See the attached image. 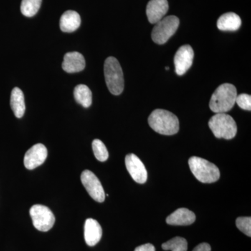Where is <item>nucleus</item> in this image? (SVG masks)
<instances>
[{
	"label": "nucleus",
	"instance_id": "obj_20",
	"mask_svg": "<svg viewBox=\"0 0 251 251\" xmlns=\"http://www.w3.org/2000/svg\"><path fill=\"white\" fill-rule=\"evenodd\" d=\"M42 0H22L21 11L26 17L35 16L40 9Z\"/></svg>",
	"mask_w": 251,
	"mask_h": 251
},
{
	"label": "nucleus",
	"instance_id": "obj_12",
	"mask_svg": "<svg viewBox=\"0 0 251 251\" xmlns=\"http://www.w3.org/2000/svg\"><path fill=\"white\" fill-rule=\"evenodd\" d=\"M168 9L169 4L167 0H150L146 9L148 21L151 24L159 22L164 18Z\"/></svg>",
	"mask_w": 251,
	"mask_h": 251
},
{
	"label": "nucleus",
	"instance_id": "obj_9",
	"mask_svg": "<svg viewBox=\"0 0 251 251\" xmlns=\"http://www.w3.org/2000/svg\"><path fill=\"white\" fill-rule=\"evenodd\" d=\"M127 171L135 182L145 184L148 179V172L141 160L136 155L129 153L125 158Z\"/></svg>",
	"mask_w": 251,
	"mask_h": 251
},
{
	"label": "nucleus",
	"instance_id": "obj_5",
	"mask_svg": "<svg viewBox=\"0 0 251 251\" xmlns=\"http://www.w3.org/2000/svg\"><path fill=\"white\" fill-rule=\"evenodd\" d=\"M209 126L217 138L230 140L237 133V126L230 115L226 113H216L209 121Z\"/></svg>",
	"mask_w": 251,
	"mask_h": 251
},
{
	"label": "nucleus",
	"instance_id": "obj_22",
	"mask_svg": "<svg viewBox=\"0 0 251 251\" xmlns=\"http://www.w3.org/2000/svg\"><path fill=\"white\" fill-rule=\"evenodd\" d=\"M92 150H93L94 156L98 161L104 162L108 160L109 156L108 150L101 140H94L92 142Z\"/></svg>",
	"mask_w": 251,
	"mask_h": 251
},
{
	"label": "nucleus",
	"instance_id": "obj_17",
	"mask_svg": "<svg viewBox=\"0 0 251 251\" xmlns=\"http://www.w3.org/2000/svg\"><path fill=\"white\" fill-rule=\"evenodd\" d=\"M242 25V20L234 13H226L219 18L217 27L221 31H237Z\"/></svg>",
	"mask_w": 251,
	"mask_h": 251
},
{
	"label": "nucleus",
	"instance_id": "obj_19",
	"mask_svg": "<svg viewBox=\"0 0 251 251\" xmlns=\"http://www.w3.org/2000/svg\"><path fill=\"white\" fill-rule=\"evenodd\" d=\"M74 98L77 103L84 108H89L92 103V93L90 89L85 85H79L74 89Z\"/></svg>",
	"mask_w": 251,
	"mask_h": 251
},
{
	"label": "nucleus",
	"instance_id": "obj_27",
	"mask_svg": "<svg viewBox=\"0 0 251 251\" xmlns=\"http://www.w3.org/2000/svg\"><path fill=\"white\" fill-rule=\"evenodd\" d=\"M166 69H167V70H168V69H169V67H166Z\"/></svg>",
	"mask_w": 251,
	"mask_h": 251
},
{
	"label": "nucleus",
	"instance_id": "obj_14",
	"mask_svg": "<svg viewBox=\"0 0 251 251\" xmlns=\"http://www.w3.org/2000/svg\"><path fill=\"white\" fill-rule=\"evenodd\" d=\"M101 226L99 224L98 221L93 219L86 220L85 224V230L84 236L86 244L89 247H94L97 245L102 237Z\"/></svg>",
	"mask_w": 251,
	"mask_h": 251
},
{
	"label": "nucleus",
	"instance_id": "obj_11",
	"mask_svg": "<svg viewBox=\"0 0 251 251\" xmlns=\"http://www.w3.org/2000/svg\"><path fill=\"white\" fill-rule=\"evenodd\" d=\"M48 150L45 145L39 143L27 150L24 157V165L28 170H34L45 162Z\"/></svg>",
	"mask_w": 251,
	"mask_h": 251
},
{
	"label": "nucleus",
	"instance_id": "obj_2",
	"mask_svg": "<svg viewBox=\"0 0 251 251\" xmlns=\"http://www.w3.org/2000/svg\"><path fill=\"white\" fill-rule=\"evenodd\" d=\"M237 97V89L233 85L224 83L220 85L211 96L209 108L215 113H226L232 110Z\"/></svg>",
	"mask_w": 251,
	"mask_h": 251
},
{
	"label": "nucleus",
	"instance_id": "obj_15",
	"mask_svg": "<svg viewBox=\"0 0 251 251\" xmlns=\"http://www.w3.org/2000/svg\"><path fill=\"white\" fill-rule=\"evenodd\" d=\"M196 215L186 208H179L166 219V223L171 226H190L196 221Z\"/></svg>",
	"mask_w": 251,
	"mask_h": 251
},
{
	"label": "nucleus",
	"instance_id": "obj_10",
	"mask_svg": "<svg viewBox=\"0 0 251 251\" xmlns=\"http://www.w3.org/2000/svg\"><path fill=\"white\" fill-rule=\"evenodd\" d=\"M194 52L192 47L184 45L180 47L175 55V72L178 75H183L193 64Z\"/></svg>",
	"mask_w": 251,
	"mask_h": 251
},
{
	"label": "nucleus",
	"instance_id": "obj_4",
	"mask_svg": "<svg viewBox=\"0 0 251 251\" xmlns=\"http://www.w3.org/2000/svg\"><path fill=\"white\" fill-rule=\"evenodd\" d=\"M105 82L110 93L120 95L125 88V79L120 62L113 57H109L104 64Z\"/></svg>",
	"mask_w": 251,
	"mask_h": 251
},
{
	"label": "nucleus",
	"instance_id": "obj_18",
	"mask_svg": "<svg viewBox=\"0 0 251 251\" xmlns=\"http://www.w3.org/2000/svg\"><path fill=\"white\" fill-rule=\"evenodd\" d=\"M11 107L17 118H21L24 115L25 112L24 94L18 87H15L11 92Z\"/></svg>",
	"mask_w": 251,
	"mask_h": 251
},
{
	"label": "nucleus",
	"instance_id": "obj_26",
	"mask_svg": "<svg viewBox=\"0 0 251 251\" xmlns=\"http://www.w3.org/2000/svg\"><path fill=\"white\" fill-rule=\"evenodd\" d=\"M193 251H211V247L207 243H202L195 248Z\"/></svg>",
	"mask_w": 251,
	"mask_h": 251
},
{
	"label": "nucleus",
	"instance_id": "obj_16",
	"mask_svg": "<svg viewBox=\"0 0 251 251\" xmlns=\"http://www.w3.org/2000/svg\"><path fill=\"white\" fill-rule=\"evenodd\" d=\"M81 24L80 15L76 11H67L62 14L59 22L61 30L64 32H73L78 29Z\"/></svg>",
	"mask_w": 251,
	"mask_h": 251
},
{
	"label": "nucleus",
	"instance_id": "obj_25",
	"mask_svg": "<svg viewBox=\"0 0 251 251\" xmlns=\"http://www.w3.org/2000/svg\"><path fill=\"white\" fill-rule=\"evenodd\" d=\"M155 247L151 244H143L135 249L134 251H155Z\"/></svg>",
	"mask_w": 251,
	"mask_h": 251
},
{
	"label": "nucleus",
	"instance_id": "obj_3",
	"mask_svg": "<svg viewBox=\"0 0 251 251\" xmlns=\"http://www.w3.org/2000/svg\"><path fill=\"white\" fill-rule=\"evenodd\" d=\"M190 169L196 179L204 184L216 182L220 178V171L214 163L204 158L192 156L188 160Z\"/></svg>",
	"mask_w": 251,
	"mask_h": 251
},
{
	"label": "nucleus",
	"instance_id": "obj_23",
	"mask_svg": "<svg viewBox=\"0 0 251 251\" xmlns=\"http://www.w3.org/2000/svg\"><path fill=\"white\" fill-rule=\"evenodd\" d=\"M236 226L237 228L243 233L251 237V217H239L236 220Z\"/></svg>",
	"mask_w": 251,
	"mask_h": 251
},
{
	"label": "nucleus",
	"instance_id": "obj_13",
	"mask_svg": "<svg viewBox=\"0 0 251 251\" xmlns=\"http://www.w3.org/2000/svg\"><path fill=\"white\" fill-rule=\"evenodd\" d=\"M85 68V59L80 52H68L64 57L63 70L69 74L82 72Z\"/></svg>",
	"mask_w": 251,
	"mask_h": 251
},
{
	"label": "nucleus",
	"instance_id": "obj_21",
	"mask_svg": "<svg viewBox=\"0 0 251 251\" xmlns=\"http://www.w3.org/2000/svg\"><path fill=\"white\" fill-rule=\"evenodd\" d=\"M162 249L165 251H187V241L184 238L176 237L162 244Z\"/></svg>",
	"mask_w": 251,
	"mask_h": 251
},
{
	"label": "nucleus",
	"instance_id": "obj_7",
	"mask_svg": "<svg viewBox=\"0 0 251 251\" xmlns=\"http://www.w3.org/2000/svg\"><path fill=\"white\" fill-rule=\"evenodd\" d=\"M29 214L34 227L41 232H48L53 227L55 217L47 206L35 204L31 206Z\"/></svg>",
	"mask_w": 251,
	"mask_h": 251
},
{
	"label": "nucleus",
	"instance_id": "obj_8",
	"mask_svg": "<svg viewBox=\"0 0 251 251\" xmlns=\"http://www.w3.org/2000/svg\"><path fill=\"white\" fill-rule=\"evenodd\" d=\"M80 179L84 187L94 201L98 202H104L105 194L103 186L98 177L92 172L88 170L84 171L81 174Z\"/></svg>",
	"mask_w": 251,
	"mask_h": 251
},
{
	"label": "nucleus",
	"instance_id": "obj_1",
	"mask_svg": "<svg viewBox=\"0 0 251 251\" xmlns=\"http://www.w3.org/2000/svg\"><path fill=\"white\" fill-rule=\"evenodd\" d=\"M150 127L156 133L165 135H173L179 130L177 117L172 112L157 109L151 112L148 118Z\"/></svg>",
	"mask_w": 251,
	"mask_h": 251
},
{
	"label": "nucleus",
	"instance_id": "obj_24",
	"mask_svg": "<svg viewBox=\"0 0 251 251\" xmlns=\"http://www.w3.org/2000/svg\"><path fill=\"white\" fill-rule=\"evenodd\" d=\"M236 103L243 110H251V96L247 94H239L236 99Z\"/></svg>",
	"mask_w": 251,
	"mask_h": 251
},
{
	"label": "nucleus",
	"instance_id": "obj_6",
	"mask_svg": "<svg viewBox=\"0 0 251 251\" xmlns=\"http://www.w3.org/2000/svg\"><path fill=\"white\" fill-rule=\"evenodd\" d=\"M179 25V19L175 16L163 18L155 24L151 32V39L157 44H166L174 35Z\"/></svg>",
	"mask_w": 251,
	"mask_h": 251
}]
</instances>
